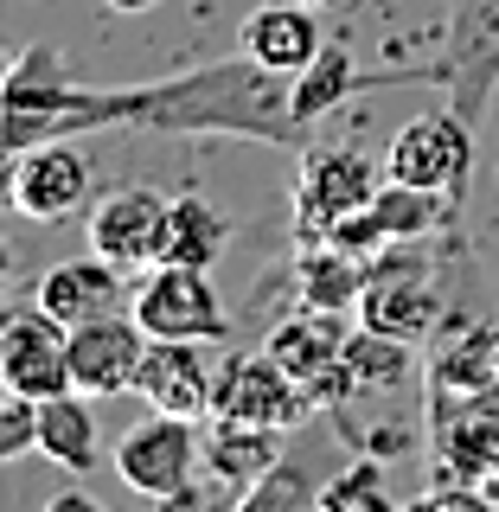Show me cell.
<instances>
[{
	"label": "cell",
	"mask_w": 499,
	"mask_h": 512,
	"mask_svg": "<svg viewBox=\"0 0 499 512\" xmlns=\"http://www.w3.org/2000/svg\"><path fill=\"white\" fill-rule=\"evenodd\" d=\"M436 320H442V295L429 288V256L416 244H391L365 263L359 327H378L391 340H423Z\"/></svg>",
	"instance_id": "6da1fadb"
},
{
	"label": "cell",
	"mask_w": 499,
	"mask_h": 512,
	"mask_svg": "<svg viewBox=\"0 0 499 512\" xmlns=\"http://www.w3.org/2000/svg\"><path fill=\"white\" fill-rule=\"evenodd\" d=\"M128 314L148 327V340H224V314L212 269H180V263H148V282L128 295Z\"/></svg>",
	"instance_id": "7a4b0ae2"
},
{
	"label": "cell",
	"mask_w": 499,
	"mask_h": 512,
	"mask_svg": "<svg viewBox=\"0 0 499 512\" xmlns=\"http://www.w3.org/2000/svg\"><path fill=\"white\" fill-rule=\"evenodd\" d=\"M116 474L141 500H186L192 474H199V423L167 416V410L141 416L116 442Z\"/></svg>",
	"instance_id": "3957f363"
},
{
	"label": "cell",
	"mask_w": 499,
	"mask_h": 512,
	"mask_svg": "<svg viewBox=\"0 0 499 512\" xmlns=\"http://www.w3.org/2000/svg\"><path fill=\"white\" fill-rule=\"evenodd\" d=\"M474 167V122L461 109H429V116H410L397 128L391 154H384V173L397 186H429V192H455L468 186Z\"/></svg>",
	"instance_id": "277c9868"
},
{
	"label": "cell",
	"mask_w": 499,
	"mask_h": 512,
	"mask_svg": "<svg viewBox=\"0 0 499 512\" xmlns=\"http://www.w3.org/2000/svg\"><path fill=\"white\" fill-rule=\"evenodd\" d=\"M327 416L346 436L352 455L397 461V455H410L416 436H423V378L416 384H352Z\"/></svg>",
	"instance_id": "5b68a950"
},
{
	"label": "cell",
	"mask_w": 499,
	"mask_h": 512,
	"mask_svg": "<svg viewBox=\"0 0 499 512\" xmlns=\"http://www.w3.org/2000/svg\"><path fill=\"white\" fill-rule=\"evenodd\" d=\"M218 416L256 429H295L314 416V397L301 378H288L269 352H231L218 365Z\"/></svg>",
	"instance_id": "8992f818"
},
{
	"label": "cell",
	"mask_w": 499,
	"mask_h": 512,
	"mask_svg": "<svg viewBox=\"0 0 499 512\" xmlns=\"http://www.w3.org/2000/svg\"><path fill=\"white\" fill-rule=\"evenodd\" d=\"M0 378L20 397H58L71 391V327L32 308H7L0 320Z\"/></svg>",
	"instance_id": "52a82bcc"
},
{
	"label": "cell",
	"mask_w": 499,
	"mask_h": 512,
	"mask_svg": "<svg viewBox=\"0 0 499 512\" xmlns=\"http://www.w3.org/2000/svg\"><path fill=\"white\" fill-rule=\"evenodd\" d=\"M372 199H378V180H372V167H365V154L308 148V160H301V186H295V231H301V244H320L333 224L365 212Z\"/></svg>",
	"instance_id": "ba28073f"
},
{
	"label": "cell",
	"mask_w": 499,
	"mask_h": 512,
	"mask_svg": "<svg viewBox=\"0 0 499 512\" xmlns=\"http://www.w3.org/2000/svg\"><path fill=\"white\" fill-rule=\"evenodd\" d=\"M212 340H148V359L135 372V391L148 397V410L186 416V423H212L218 416V365L205 352Z\"/></svg>",
	"instance_id": "9c48e42d"
},
{
	"label": "cell",
	"mask_w": 499,
	"mask_h": 512,
	"mask_svg": "<svg viewBox=\"0 0 499 512\" xmlns=\"http://www.w3.org/2000/svg\"><path fill=\"white\" fill-rule=\"evenodd\" d=\"M436 474L455 487H499V391L436 404Z\"/></svg>",
	"instance_id": "30bf717a"
},
{
	"label": "cell",
	"mask_w": 499,
	"mask_h": 512,
	"mask_svg": "<svg viewBox=\"0 0 499 512\" xmlns=\"http://www.w3.org/2000/svg\"><path fill=\"white\" fill-rule=\"evenodd\" d=\"M7 199H13L20 218H39V224L71 218L77 205H90V160L77 154L71 141H39V148L13 154Z\"/></svg>",
	"instance_id": "8fae6325"
},
{
	"label": "cell",
	"mask_w": 499,
	"mask_h": 512,
	"mask_svg": "<svg viewBox=\"0 0 499 512\" xmlns=\"http://www.w3.org/2000/svg\"><path fill=\"white\" fill-rule=\"evenodd\" d=\"M141 359H148V327L135 314H103V320L71 327V391L84 397L135 391Z\"/></svg>",
	"instance_id": "7c38bea8"
},
{
	"label": "cell",
	"mask_w": 499,
	"mask_h": 512,
	"mask_svg": "<svg viewBox=\"0 0 499 512\" xmlns=\"http://www.w3.org/2000/svg\"><path fill=\"white\" fill-rule=\"evenodd\" d=\"M448 90L468 122L487 116L499 90V0H461L455 32H448Z\"/></svg>",
	"instance_id": "4fadbf2b"
},
{
	"label": "cell",
	"mask_w": 499,
	"mask_h": 512,
	"mask_svg": "<svg viewBox=\"0 0 499 512\" xmlns=\"http://www.w3.org/2000/svg\"><path fill=\"white\" fill-rule=\"evenodd\" d=\"M160 224H167V199L154 186H116L90 205V250L116 269H141L160 250Z\"/></svg>",
	"instance_id": "5bb4252c"
},
{
	"label": "cell",
	"mask_w": 499,
	"mask_h": 512,
	"mask_svg": "<svg viewBox=\"0 0 499 512\" xmlns=\"http://www.w3.org/2000/svg\"><path fill=\"white\" fill-rule=\"evenodd\" d=\"M237 52L256 58L263 71L301 77L320 52H327V39H320L314 7H288V0H256L250 20L237 26Z\"/></svg>",
	"instance_id": "9a60e30c"
},
{
	"label": "cell",
	"mask_w": 499,
	"mask_h": 512,
	"mask_svg": "<svg viewBox=\"0 0 499 512\" xmlns=\"http://www.w3.org/2000/svg\"><path fill=\"white\" fill-rule=\"evenodd\" d=\"M32 301H39L52 320H64V327H84V320L122 314V269L109 263V256H71V263L45 269Z\"/></svg>",
	"instance_id": "2e32d148"
},
{
	"label": "cell",
	"mask_w": 499,
	"mask_h": 512,
	"mask_svg": "<svg viewBox=\"0 0 499 512\" xmlns=\"http://www.w3.org/2000/svg\"><path fill=\"white\" fill-rule=\"evenodd\" d=\"M346 340H352V327L340 320V308H301V314H288L282 327L269 333L263 352L282 365L288 378H301L314 391V384L346 359Z\"/></svg>",
	"instance_id": "e0dca14e"
},
{
	"label": "cell",
	"mask_w": 499,
	"mask_h": 512,
	"mask_svg": "<svg viewBox=\"0 0 499 512\" xmlns=\"http://www.w3.org/2000/svg\"><path fill=\"white\" fill-rule=\"evenodd\" d=\"M480 391H499V314L468 327L429 365V404H455V397H480Z\"/></svg>",
	"instance_id": "ac0fdd59"
},
{
	"label": "cell",
	"mask_w": 499,
	"mask_h": 512,
	"mask_svg": "<svg viewBox=\"0 0 499 512\" xmlns=\"http://www.w3.org/2000/svg\"><path fill=\"white\" fill-rule=\"evenodd\" d=\"M276 461H282V429L231 423V416H212V423H205V468H212L224 487H256Z\"/></svg>",
	"instance_id": "d6986e66"
},
{
	"label": "cell",
	"mask_w": 499,
	"mask_h": 512,
	"mask_svg": "<svg viewBox=\"0 0 499 512\" xmlns=\"http://www.w3.org/2000/svg\"><path fill=\"white\" fill-rule=\"evenodd\" d=\"M231 224H224L218 205L205 199H167V224H160V250L154 263H180V269H212Z\"/></svg>",
	"instance_id": "ffe728a7"
},
{
	"label": "cell",
	"mask_w": 499,
	"mask_h": 512,
	"mask_svg": "<svg viewBox=\"0 0 499 512\" xmlns=\"http://www.w3.org/2000/svg\"><path fill=\"white\" fill-rule=\"evenodd\" d=\"M96 410L84 404V391H58V397H39V455L58 461V468L84 474L96 468Z\"/></svg>",
	"instance_id": "44dd1931"
},
{
	"label": "cell",
	"mask_w": 499,
	"mask_h": 512,
	"mask_svg": "<svg viewBox=\"0 0 499 512\" xmlns=\"http://www.w3.org/2000/svg\"><path fill=\"white\" fill-rule=\"evenodd\" d=\"M301 288H308V308H359L365 263L346 256L340 244H314L301 250Z\"/></svg>",
	"instance_id": "7402d4cb"
},
{
	"label": "cell",
	"mask_w": 499,
	"mask_h": 512,
	"mask_svg": "<svg viewBox=\"0 0 499 512\" xmlns=\"http://www.w3.org/2000/svg\"><path fill=\"white\" fill-rule=\"evenodd\" d=\"M346 372H352V384H416V352H410V340L359 327L346 340Z\"/></svg>",
	"instance_id": "603a6c76"
},
{
	"label": "cell",
	"mask_w": 499,
	"mask_h": 512,
	"mask_svg": "<svg viewBox=\"0 0 499 512\" xmlns=\"http://www.w3.org/2000/svg\"><path fill=\"white\" fill-rule=\"evenodd\" d=\"M352 90H365L359 77H352V58L340 52V45H327L308 71L295 77V109H301V122H314V116H327L333 103H346Z\"/></svg>",
	"instance_id": "cb8c5ba5"
},
{
	"label": "cell",
	"mask_w": 499,
	"mask_h": 512,
	"mask_svg": "<svg viewBox=\"0 0 499 512\" xmlns=\"http://www.w3.org/2000/svg\"><path fill=\"white\" fill-rule=\"evenodd\" d=\"M314 500H320V487L308 480V468H301L295 455H282L256 487H244L237 512H314Z\"/></svg>",
	"instance_id": "d4e9b609"
},
{
	"label": "cell",
	"mask_w": 499,
	"mask_h": 512,
	"mask_svg": "<svg viewBox=\"0 0 499 512\" xmlns=\"http://www.w3.org/2000/svg\"><path fill=\"white\" fill-rule=\"evenodd\" d=\"M314 512H404L384 493V480H378V461H365L359 455V468H346V474H333L327 487H320V500Z\"/></svg>",
	"instance_id": "484cf974"
},
{
	"label": "cell",
	"mask_w": 499,
	"mask_h": 512,
	"mask_svg": "<svg viewBox=\"0 0 499 512\" xmlns=\"http://www.w3.org/2000/svg\"><path fill=\"white\" fill-rule=\"evenodd\" d=\"M26 448H39V397H7L0 410V461H20Z\"/></svg>",
	"instance_id": "4316f807"
},
{
	"label": "cell",
	"mask_w": 499,
	"mask_h": 512,
	"mask_svg": "<svg viewBox=\"0 0 499 512\" xmlns=\"http://www.w3.org/2000/svg\"><path fill=\"white\" fill-rule=\"evenodd\" d=\"M404 512H499L480 487H455V480H436L423 500H410Z\"/></svg>",
	"instance_id": "83f0119b"
},
{
	"label": "cell",
	"mask_w": 499,
	"mask_h": 512,
	"mask_svg": "<svg viewBox=\"0 0 499 512\" xmlns=\"http://www.w3.org/2000/svg\"><path fill=\"white\" fill-rule=\"evenodd\" d=\"M45 512H103L90 500V493H77V487H64V493H52V500H45Z\"/></svg>",
	"instance_id": "f1b7e54d"
},
{
	"label": "cell",
	"mask_w": 499,
	"mask_h": 512,
	"mask_svg": "<svg viewBox=\"0 0 499 512\" xmlns=\"http://www.w3.org/2000/svg\"><path fill=\"white\" fill-rule=\"evenodd\" d=\"M103 7H116V13H154L160 0H103Z\"/></svg>",
	"instance_id": "f546056e"
},
{
	"label": "cell",
	"mask_w": 499,
	"mask_h": 512,
	"mask_svg": "<svg viewBox=\"0 0 499 512\" xmlns=\"http://www.w3.org/2000/svg\"><path fill=\"white\" fill-rule=\"evenodd\" d=\"M288 7H314V13H327V7H340V0H288Z\"/></svg>",
	"instance_id": "4dcf8cb0"
}]
</instances>
